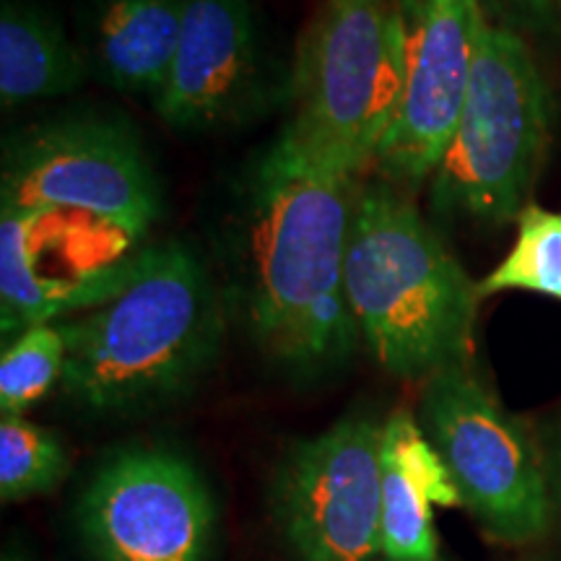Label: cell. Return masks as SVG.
<instances>
[{
    "label": "cell",
    "instance_id": "11",
    "mask_svg": "<svg viewBox=\"0 0 561 561\" xmlns=\"http://www.w3.org/2000/svg\"><path fill=\"white\" fill-rule=\"evenodd\" d=\"M263 81L261 26L252 0H187L178 55L153 110L180 130L237 123Z\"/></svg>",
    "mask_w": 561,
    "mask_h": 561
},
{
    "label": "cell",
    "instance_id": "21",
    "mask_svg": "<svg viewBox=\"0 0 561 561\" xmlns=\"http://www.w3.org/2000/svg\"><path fill=\"white\" fill-rule=\"evenodd\" d=\"M559 19H561V0H559Z\"/></svg>",
    "mask_w": 561,
    "mask_h": 561
},
{
    "label": "cell",
    "instance_id": "6",
    "mask_svg": "<svg viewBox=\"0 0 561 561\" xmlns=\"http://www.w3.org/2000/svg\"><path fill=\"white\" fill-rule=\"evenodd\" d=\"M419 421L445 460L462 507L491 541L528 546L549 533L553 507L541 450L468 364L424 382Z\"/></svg>",
    "mask_w": 561,
    "mask_h": 561
},
{
    "label": "cell",
    "instance_id": "1",
    "mask_svg": "<svg viewBox=\"0 0 561 561\" xmlns=\"http://www.w3.org/2000/svg\"><path fill=\"white\" fill-rule=\"evenodd\" d=\"M356 182L328 172L280 133L242 178L231 216L229 312L280 371L314 380L354 356L346 297Z\"/></svg>",
    "mask_w": 561,
    "mask_h": 561
},
{
    "label": "cell",
    "instance_id": "22",
    "mask_svg": "<svg viewBox=\"0 0 561 561\" xmlns=\"http://www.w3.org/2000/svg\"><path fill=\"white\" fill-rule=\"evenodd\" d=\"M382 561H388V559H382ZM439 561H442V559H439Z\"/></svg>",
    "mask_w": 561,
    "mask_h": 561
},
{
    "label": "cell",
    "instance_id": "15",
    "mask_svg": "<svg viewBox=\"0 0 561 561\" xmlns=\"http://www.w3.org/2000/svg\"><path fill=\"white\" fill-rule=\"evenodd\" d=\"M68 359L66 328L42 322L13 335L0 356V413L24 416L55 385L62 382Z\"/></svg>",
    "mask_w": 561,
    "mask_h": 561
},
{
    "label": "cell",
    "instance_id": "9",
    "mask_svg": "<svg viewBox=\"0 0 561 561\" xmlns=\"http://www.w3.org/2000/svg\"><path fill=\"white\" fill-rule=\"evenodd\" d=\"M380 432L356 413L280 455L271 515L297 561H371L380 553Z\"/></svg>",
    "mask_w": 561,
    "mask_h": 561
},
{
    "label": "cell",
    "instance_id": "16",
    "mask_svg": "<svg viewBox=\"0 0 561 561\" xmlns=\"http://www.w3.org/2000/svg\"><path fill=\"white\" fill-rule=\"evenodd\" d=\"M68 468L58 434L24 416L0 419V500L5 504L58 489Z\"/></svg>",
    "mask_w": 561,
    "mask_h": 561
},
{
    "label": "cell",
    "instance_id": "10",
    "mask_svg": "<svg viewBox=\"0 0 561 561\" xmlns=\"http://www.w3.org/2000/svg\"><path fill=\"white\" fill-rule=\"evenodd\" d=\"M403 89L377 172L401 191L432 180L471 89L483 0H396Z\"/></svg>",
    "mask_w": 561,
    "mask_h": 561
},
{
    "label": "cell",
    "instance_id": "18",
    "mask_svg": "<svg viewBox=\"0 0 561 561\" xmlns=\"http://www.w3.org/2000/svg\"><path fill=\"white\" fill-rule=\"evenodd\" d=\"M434 504L398 471L382 466L380 553L388 561H439Z\"/></svg>",
    "mask_w": 561,
    "mask_h": 561
},
{
    "label": "cell",
    "instance_id": "2",
    "mask_svg": "<svg viewBox=\"0 0 561 561\" xmlns=\"http://www.w3.org/2000/svg\"><path fill=\"white\" fill-rule=\"evenodd\" d=\"M229 301L191 244H146L128 284L79 320H62L60 388L94 416H140L178 403L219 362Z\"/></svg>",
    "mask_w": 561,
    "mask_h": 561
},
{
    "label": "cell",
    "instance_id": "20",
    "mask_svg": "<svg viewBox=\"0 0 561 561\" xmlns=\"http://www.w3.org/2000/svg\"><path fill=\"white\" fill-rule=\"evenodd\" d=\"M3 561H32V559H30V553L21 551L19 546H11V549L3 553Z\"/></svg>",
    "mask_w": 561,
    "mask_h": 561
},
{
    "label": "cell",
    "instance_id": "5",
    "mask_svg": "<svg viewBox=\"0 0 561 561\" xmlns=\"http://www.w3.org/2000/svg\"><path fill=\"white\" fill-rule=\"evenodd\" d=\"M396 0H322L294 55L284 136L356 182L377 164L401 104Z\"/></svg>",
    "mask_w": 561,
    "mask_h": 561
},
{
    "label": "cell",
    "instance_id": "7",
    "mask_svg": "<svg viewBox=\"0 0 561 561\" xmlns=\"http://www.w3.org/2000/svg\"><path fill=\"white\" fill-rule=\"evenodd\" d=\"M0 210H76L146 237L161 216V185L128 123L68 115L5 140Z\"/></svg>",
    "mask_w": 561,
    "mask_h": 561
},
{
    "label": "cell",
    "instance_id": "13",
    "mask_svg": "<svg viewBox=\"0 0 561 561\" xmlns=\"http://www.w3.org/2000/svg\"><path fill=\"white\" fill-rule=\"evenodd\" d=\"M91 76L87 53L32 0H3L0 11V104L16 110L79 91Z\"/></svg>",
    "mask_w": 561,
    "mask_h": 561
},
{
    "label": "cell",
    "instance_id": "8",
    "mask_svg": "<svg viewBox=\"0 0 561 561\" xmlns=\"http://www.w3.org/2000/svg\"><path fill=\"white\" fill-rule=\"evenodd\" d=\"M216 517L198 466L167 445L112 453L79 502V530L94 561H210Z\"/></svg>",
    "mask_w": 561,
    "mask_h": 561
},
{
    "label": "cell",
    "instance_id": "14",
    "mask_svg": "<svg viewBox=\"0 0 561 561\" xmlns=\"http://www.w3.org/2000/svg\"><path fill=\"white\" fill-rule=\"evenodd\" d=\"M517 234L500 265L479 280L481 299L528 291L561 301V214L528 203L515 219Z\"/></svg>",
    "mask_w": 561,
    "mask_h": 561
},
{
    "label": "cell",
    "instance_id": "12",
    "mask_svg": "<svg viewBox=\"0 0 561 561\" xmlns=\"http://www.w3.org/2000/svg\"><path fill=\"white\" fill-rule=\"evenodd\" d=\"M187 0H94L87 26L91 76L157 96L178 55Z\"/></svg>",
    "mask_w": 561,
    "mask_h": 561
},
{
    "label": "cell",
    "instance_id": "3",
    "mask_svg": "<svg viewBox=\"0 0 561 561\" xmlns=\"http://www.w3.org/2000/svg\"><path fill=\"white\" fill-rule=\"evenodd\" d=\"M346 297L362 341L398 380L426 382L468 364L479 280L405 191L385 180L354 193Z\"/></svg>",
    "mask_w": 561,
    "mask_h": 561
},
{
    "label": "cell",
    "instance_id": "4",
    "mask_svg": "<svg viewBox=\"0 0 561 561\" xmlns=\"http://www.w3.org/2000/svg\"><path fill=\"white\" fill-rule=\"evenodd\" d=\"M553 136V94L525 34L486 19L458 128L430 180L445 221L500 229L536 191Z\"/></svg>",
    "mask_w": 561,
    "mask_h": 561
},
{
    "label": "cell",
    "instance_id": "19",
    "mask_svg": "<svg viewBox=\"0 0 561 561\" xmlns=\"http://www.w3.org/2000/svg\"><path fill=\"white\" fill-rule=\"evenodd\" d=\"M489 19L520 34H549L559 26V0H483Z\"/></svg>",
    "mask_w": 561,
    "mask_h": 561
},
{
    "label": "cell",
    "instance_id": "17",
    "mask_svg": "<svg viewBox=\"0 0 561 561\" xmlns=\"http://www.w3.org/2000/svg\"><path fill=\"white\" fill-rule=\"evenodd\" d=\"M380 458L385 468L405 476L434 507H462V496L445 460L411 411H392L382 424Z\"/></svg>",
    "mask_w": 561,
    "mask_h": 561
}]
</instances>
